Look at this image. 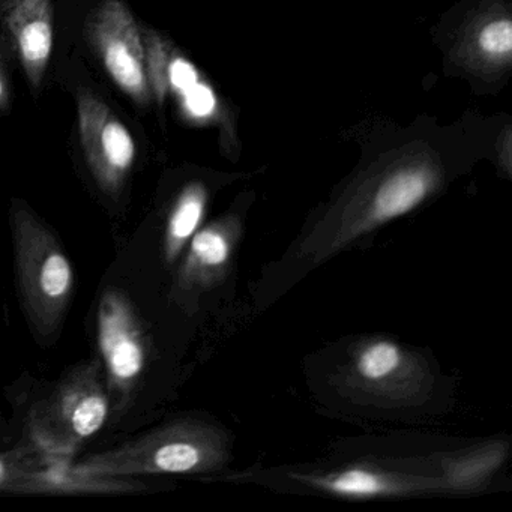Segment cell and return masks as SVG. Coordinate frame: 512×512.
Segmentation results:
<instances>
[{
	"instance_id": "277c9868",
	"label": "cell",
	"mask_w": 512,
	"mask_h": 512,
	"mask_svg": "<svg viewBox=\"0 0 512 512\" xmlns=\"http://www.w3.org/2000/svg\"><path fill=\"white\" fill-rule=\"evenodd\" d=\"M97 341L107 391L122 412L133 398L148 362V343L133 302L109 287L97 313Z\"/></svg>"
},
{
	"instance_id": "3957f363",
	"label": "cell",
	"mask_w": 512,
	"mask_h": 512,
	"mask_svg": "<svg viewBox=\"0 0 512 512\" xmlns=\"http://www.w3.org/2000/svg\"><path fill=\"white\" fill-rule=\"evenodd\" d=\"M110 415V395L101 362L77 365L55 391L32 409V437L47 461L70 466L71 458L103 430Z\"/></svg>"
},
{
	"instance_id": "5b68a950",
	"label": "cell",
	"mask_w": 512,
	"mask_h": 512,
	"mask_svg": "<svg viewBox=\"0 0 512 512\" xmlns=\"http://www.w3.org/2000/svg\"><path fill=\"white\" fill-rule=\"evenodd\" d=\"M77 110L89 169L101 190L116 196L136 161V142L124 122L95 95L82 92Z\"/></svg>"
},
{
	"instance_id": "8fae6325",
	"label": "cell",
	"mask_w": 512,
	"mask_h": 512,
	"mask_svg": "<svg viewBox=\"0 0 512 512\" xmlns=\"http://www.w3.org/2000/svg\"><path fill=\"white\" fill-rule=\"evenodd\" d=\"M7 22L29 80L40 86L53 52L50 0H16Z\"/></svg>"
},
{
	"instance_id": "52a82bcc",
	"label": "cell",
	"mask_w": 512,
	"mask_h": 512,
	"mask_svg": "<svg viewBox=\"0 0 512 512\" xmlns=\"http://www.w3.org/2000/svg\"><path fill=\"white\" fill-rule=\"evenodd\" d=\"M431 187L433 179L427 170L407 169L395 173L377 188L364 208L347 215L337 229L326 232L325 239L322 244L317 245V250L319 253L323 251L326 256L353 239L371 232L374 227L409 214L424 202Z\"/></svg>"
},
{
	"instance_id": "5bb4252c",
	"label": "cell",
	"mask_w": 512,
	"mask_h": 512,
	"mask_svg": "<svg viewBox=\"0 0 512 512\" xmlns=\"http://www.w3.org/2000/svg\"><path fill=\"white\" fill-rule=\"evenodd\" d=\"M49 467L50 463L46 467L40 463L35 466V461L26 455H0V490H46Z\"/></svg>"
},
{
	"instance_id": "e0dca14e",
	"label": "cell",
	"mask_w": 512,
	"mask_h": 512,
	"mask_svg": "<svg viewBox=\"0 0 512 512\" xmlns=\"http://www.w3.org/2000/svg\"><path fill=\"white\" fill-rule=\"evenodd\" d=\"M182 94H184L185 107L196 118H206L214 112L215 97L208 86L197 82L196 85L191 86Z\"/></svg>"
},
{
	"instance_id": "d6986e66",
	"label": "cell",
	"mask_w": 512,
	"mask_h": 512,
	"mask_svg": "<svg viewBox=\"0 0 512 512\" xmlns=\"http://www.w3.org/2000/svg\"><path fill=\"white\" fill-rule=\"evenodd\" d=\"M7 98V86H5L4 77L0 73V104Z\"/></svg>"
},
{
	"instance_id": "8992f818",
	"label": "cell",
	"mask_w": 512,
	"mask_h": 512,
	"mask_svg": "<svg viewBox=\"0 0 512 512\" xmlns=\"http://www.w3.org/2000/svg\"><path fill=\"white\" fill-rule=\"evenodd\" d=\"M92 40L116 85L136 103H148L146 52L139 26L121 0H106L91 25Z\"/></svg>"
},
{
	"instance_id": "30bf717a",
	"label": "cell",
	"mask_w": 512,
	"mask_h": 512,
	"mask_svg": "<svg viewBox=\"0 0 512 512\" xmlns=\"http://www.w3.org/2000/svg\"><path fill=\"white\" fill-rule=\"evenodd\" d=\"M238 236V224L230 220L200 229L188 242L187 256L176 277L178 292H199L223 280Z\"/></svg>"
},
{
	"instance_id": "ba28073f",
	"label": "cell",
	"mask_w": 512,
	"mask_h": 512,
	"mask_svg": "<svg viewBox=\"0 0 512 512\" xmlns=\"http://www.w3.org/2000/svg\"><path fill=\"white\" fill-rule=\"evenodd\" d=\"M350 374L359 388L385 397H401L404 391L413 394L422 376L415 356L389 340H371L358 347Z\"/></svg>"
},
{
	"instance_id": "ac0fdd59",
	"label": "cell",
	"mask_w": 512,
	"mask_h": 512,
	"mask_svg": "<svg viewBox=\"0 0 512 512\" xmlns=\"http://www.w3.org/2000/svg\"><path fill=\"white\" fill-rule=\"evenodd\" d=\"M167 80L179 92L187 91L188 88L199 82L197 71L194 70L190 62L184 61V59H175L170 62Z\"/></svg>"
},
{
	"instance_id": "6da1fadb",
	"label": "cell",
	"mask_w": 512,
	"mask_h": 512,
	"mask_svg": "<svg viewBox=\"0 0 512 512\" xmlns=\"http://www.w3.org/2000/svg\"><path fill=\"white\" fill-rule=\"evenodd\" d=\"M226 439L211 425L178 421L131 442L89 455L65 467L70 475L92 481L143 475H193L211 472L226 461Z\"/></svg>"
},
{
	"instance_id": "9a60e30c",
	"label": "cell",
	"mask_w": 512,
	"mask_h": 512,
	"mask_svg": "<svg viewBox=\"0 0 512 512\" xmlns=\"http://www.w3.org/2000/svg\"><path fill=\"white\" fill-rule=\"evenodd\" d=\"M146 52V70H148L149 85L154 88L155 95L160 100L164 98V92L167 88V64L166 50L163 44L157 38H148V44L145 46Z\"/></svg>"
},
{
	"instance_id": "2e32d148",
	"label": "cell",
	"mask_w": 512,
	"mask_h": 512,
	"mask_svg": "<svg viewBox=\"0 0 512 512\" xmlns=\"http://www.w3.org/2000/svg\"><path fill=\"white\" fill-rule=\"evenodd\" d=\"M484 52L490 55H506L512 49V26L508 20L494 22L482 31L479 37Z\"/></svg>"
},
{
	"instance_id": "9c48e42d",
	"label": "cell",
	"mask_w": 512,
	"mask_h": 512,
	"mask_svg": "<svg viewBox=\"0 0 512 512\" xmlns=\"http://www.w3.org/2000/svg\"><path fill=\"white\" fill-rule=\"evenodd\" d=\"M293 478L323 493L346 499H382V497L409 496L419 491L442 488V479L419 478L413 475L385 472L370 467H347L322 475H301Z\"/></svg>"
},
{
	"instance_id": "4fadbf2b",
	"label": "cell",
	"mask_w": 512,
	"mask_h": 512,
	"mask_svg": "<svg viewBox=\"0 0 512 512\" xmlns=\"http://www.w3.org/2000/svg\"><path fill=\"white\" fill-rule=\"evenodd\" d=\"M506 452L508 449L505 443H493L472 454L449 460L448 463L443 464L445 469L443 485L455 490H470L478 487L503 463Z\"/></svg>"
},
{
	"instance_id": "7a4b0ae2",
	"label": "cell",
	"mask_w": 512,
	"mask_h": 512,
	"mask_svg": "<svg viewBox=\"0 0 512 512\" xmlns=\"http://www.w3.org/2000/svg\"><path fill=\"white\" fill-rule=\"evenodd\" d=\"M17 280L23 307L44 338L58 334L73 299V265L52 230L26 206L11 212Z\"/></svg>"
},
{
	"instance_id": "7c38bea8",
	"label": "cell",
	"mask_w": 512,
	"mask_h": 512,
	"mask_svg": "<svg viewBox=\"0 0 512 512\" xmlns=\"http://www.w3.org/2000/svg\"><path fill=\"white\" fill-rule=\"evenodd\" d=\"M206 191L202 185L191 184L176 200L166 230H164V259L175 263L194 235L199 232L206 211Z\"/></svg>"
}]
</instances>
